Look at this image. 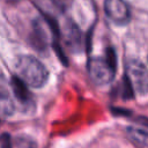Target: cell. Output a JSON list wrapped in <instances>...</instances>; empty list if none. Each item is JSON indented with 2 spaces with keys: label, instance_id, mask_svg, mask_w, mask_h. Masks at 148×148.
<instances>
[{
  "label": "cell",
  "instance_id": "obj_1",
  "mask_svg": "<svg viewBox=\"0 0 148 148\" xmlns=\"http://www.w3.org/2000/svg\"><path fill=\"white\" fill-rule=\"evenodd\" d=\"M15 71L21 80L34 88L43 87L49 77L45 66L32 56H20L15 61Z\"/></svg>",
  "mask_w": 148,
  "mask_h": 148
},
{
  "label": "cell",
  "instance_id": "obj_2",
  "mask_svg": "<svg viewBox=\"0 0 148 148\" xmlns=\"http://www.w3.org/2000/svg\"><path fill=\"white\" fill-rule=\"evenodd\" d=\"M117 56L113 47H108L104 57H92L88 62L90 79L98 86L110 83L116 73Z\"/></svg>",
  "mask_w": 148,
  "mask_h": 148
},
{
  "label": "cell",
  "instance_id": "obj_3",
  "mask_svg": "<svg viewBox=\"0 0 148 148\" xmlns=\"http://www.w3.org/2000/svg\"><path fill=\"white\" fill-rule=\"evenodd\" d=\"M126 76L131 81L134 91L145 95L148 92V69L138 60H131L126 67Z\"/></svg>",
  "mask_w": 148,
  "mask_h": 148
},
{
  "label": "cell",
  "instance_id": "obj_4",
  "mask_svg": "<svg viewBox=\"0 0 148 148\" xmlns=\"http://www.w3.org/2000/svg\"><path fill=\"white\" fill-rule=\"evenodd\" d=\"M104 12L118 25L127 24L130 21V9L124 0H104Z\"/></svg>",
  "mask_w": 148,
  "mask_h": 148
},
{
  "label": "cell",
  "instance_id": "obj_5",
  "mask_svg": "<svg viewBox=\"0 0 148 148\" xmlns=\"http://www.w3.org/2000/svg\"><path fill=\"white\" fill-rule=\"evenodd\" d=\"M10 87L15 97L22 104H29L31 102V95L28 90V84L21 80L18 76H12L10 79Z\"/></svg>",
  "mask_w": 148,
  "mask_h": 148
},
{
  "label": "cell",
  "instance_id": "obj_6",
  "mask_svg": "<svg viewBox=\"0 0 148 148\" xmlns=\"http://www.w3.org/2000/svg\"><path fill=\"white\" fill-rule=\"evenodd\" d=\"M127 135L136 146L148 148V126H130Z\"/></svg>",
  "mask_w": 148,
  "mask_h": 148
},
{
  "label": "cell",
  "instance_id": "obj_7",
  "mask_svg": "<svg viewBox=\"0 0 148 148\" xmlns=\"http://www.w3.org/2000/svg\"><path fill=\"white\" fill-rule=\"evenodd\" d=\"M2 148H36V143L28 136H17L10 140L7 134L2 135Z\"/></svg>",
  "mask_w": 148,
  "mask_h": 148
},
{
  "label": "cell",
  "instance_id": "obj_8",
  "mask_svg": "<svg viewBox=\"0 0 148 148\" xmlns=\"http://www.w3.org/2000/svg\"><path fill=\"white\" fill-rule=\"evenodd\" d=\"M65 40H66V44L68 45V47L72 51H75L81 45V32H80L79 28L72 22H69L66 25Z\"/></svg>",
  "mask_w": 148,
  "mask_h": 148
},
{
  "label": "cell",
  "instance_id": "obj_9",
  "mask_svg": "<svg viewBox=\"0 0 148 148\" xmlns=\"http://www.w3.org/2000/svg\"><path fill=\"white\" fill-rule=\"evenodd\" d=\"M1 111H2V114L5 116L12 114L14 111V104L9 95L7 94V91H5L3 89L1 90Z\"/></svg>",
  "mask_w": 148,
  "mask_h": 148
}]
</instances>
